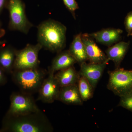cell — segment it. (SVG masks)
<instances>
[{
	"label": "cell",
	"instance_id": "7402d4cb",
	"mask_svg": "<svg viewBox=\"0 0 132 132\" xmlns=\"http://www.w3.org/2000/svg\"><path fill=\"white\" fill-rule=\"evenodd\" d=\"M5 72L0 67V85L5 84L6 81V78L5 75Z\"/></svg>",
	"mask_w": 132,
	"mask_h": 132
},
{
	"label": "cell",
	"instance_id": "d4e9b609",
	"mask_svg": "<svg viewBox=\"0 0 132 132\" xmlns=\"http://www.w3.org/2000/svg\"><path fill=\"white\" fill-rule=\"evenodd\" d=\"M6 42V41L5 40L0 41V46H2L3 45H4Z\"/></svg>",
	"mask_w": 132,
	"mask_h": 132
},
{
	"label": "cell",
	"instance_id": "5bb4252c",
	"mask_svg": "<svg viewBox=\"0 0 132 132\" xmlns=\"http://www.w3.org/2000/svg\"><path fill=\"white\" fill-rule=\"evenodd\" d=\"M57 53L48 68V73L55 74L56 72L68 68L77 63L68 50L62 51Z\"/></svg>",
	"mask_w": 132,
	"mask_h": 132
},
{
	"label": "cell",
	"instance_id": "ffe728a7",
	"mask_svg": "<svg viewBox=\"0 0 132 132\" xmlns=\"http://www.w3.org/2000/svg\"><path fill=\"white\" fill-rule=\"evenodd\" d=\"M64 5L75 19V11L79 9L78 3L75 0H62Z\"/></svg>",
	"mask_w": 132,
	"mask_h": 132
},
{
	"label": "cell",
	"instance_id": "4fadbf2b",
	"mask_svg": "<svg viewBox=\"0 0 132 132\" xmlns=\"http://www.w3.org/2000/svg\"><path fill=\"white\" fill-rule=\"evenodd\" d=\"M130 42H119L109 47L105 51L109 61L114 63L116 69L120 68L121 64L130 47Z\"/></svg>",
	"mask_w": 132,
	"mask_h": 132
},
{
	"label": "cell",
	"instance_id": "3957f363",
	"mask_svg": "<svg viewBox=\"0 0 132 132\" xmlns=\"http://www.w3.org/2000/svg\"><path fill=\"white\" fill-rule=\"evenodd\" d=\"M48 73L39 67L14 70L12 73L13 80L21 92L30 95L38 92Z\"/></svg>",
	"mask_w": 132,
	"mask_h": 132
},
{
	"label": "cell",
	"instance_id": "44dd1931",
	"mask_svg": "<svg viewBox=\"0 0 132 132\" xmlns=\"http://www.w3.org/2000/svg\"><path fill=\"white\" fill-rule=\"evenodd\" d=\"M125 29L128 33L127 35L132 32V11L129 12L125 17L124 22Z\"/></svg>",
	"mask_w": 132,
	"mask_h": 132
},
{
	"label": "cell",
	"instance_id": "ac0fdd59",
	"mask_svg": "<svg viewBox=\"0 0 132 132\" xmlns=\"http://www.w3.org/2000/svg\"><path fill=\"white\" fill-rule=\"evenodd\" d=\"M77 85L81 97L83 101H87L93 98L94 88L86 78L80 76Z\"/></svg>",
	"mask_w": 132,
	"mask_h": 132
},
{
	"label": "cell",
	"instance_id": "d6986e66",
	"mask_svg": "<svg viewBox=\"0 0 132 132\" xmlns=\"http://www.w3.org/2000/svg\"><path fill=\"white\" fill-rule=\"evenodd\" d=\"M120 97L118 106L123 107L132 112V91Z\"/></svg>",
	"mask_w": 132,
	"mask_h": 132
},
{
	"label": "cell",
	"instance_id": "277c9868",
	"mask_svg": "<svg viewBox=\"0 0 132 132\" xmlns=\"http://www.w3.org/2000/svg\"><path fill=\"white\" fill-rule=\"evenodd\" d=\"M6 7L9 12V28L27 34L33 24L28 19L26 6L22 0H8Z\"/></svg>",
	"mask_w": 132,
	"mask_h": 132
},
{
	"label": "cell",
	"instance_id": "7a4b0ae2",
	"mask_svg": "<svg viewBox=\"0 0 132 132\" xmlns=\"http://www.w3.org/2000/svg\"><path fill=\"white\" fill-rule=\"evenodd\" d=\"M67 30L64 25L54 20L43 22L38 27V43L50 52H61L66 46Z\"/></svg>",
	"mask_w": 132,
	"mask_h": 132
},
{
	"label": "cell",
	"instance_id": "9a60e30c",
	"mask_svg": "<svg viewBox=\"0 0 132 132\" xmlns=\"http://www.w3.org/2000/svg\"><path fill=\"white\" fill-rule=\"evenodd\" d=\"M80 76L73 66L58 71L54 74L55 78L60 87L78 84Z\"/></svg>",
	"mask_w": 132,
	"mask_h": 132
},
{
	"label": "cell",
	"instance_id": "5b68a950",
	"mask_svg": "<svg viewBox=\"0 0 132 132\" xmlns=\"http://www.w3.org/2000/svg\"><path fill=\"white\" fill-rule=\"evenodd\" d=\"M109 75L107 87L116 95L121 97L132 91V70L116 69L108 72Z\"/></svg>",
	"mask_w": 132,
	"mask_h": 132
},
{
	"label": "cell",
	"instance_id": "6da1fadb",
	"mask_svg": "<svg viewBox=\"0 0 132 132\" xmlns=\"http://www.w3.org/2000/svg\"><path fill=\"white\" fill-rule=\"evenodd\" d=\"M53 128L46 116L41 111L17 116H6L1 131L50 132Z\"/></svg>",
	"mask_w": 132,
	"mask_h": 132
},
{
	"label": "cell",
	"instance_id": "603a6c76",
	"mask_svg": "<svg viewBox=\"0 0 132 132\" xmlns=\"http://www.w3.org/2000/svg\"><path fill=\"white\" fill-rule=\"evenodd\" d=\"M8 0H0V14L3 9L6 7Z\"/></svg>",
	"mask_w": 132,
	"mask_h": 132
},
{
	"label": "cell",
	"instance_id": "484cf974",
	"mask_svg": "<svg viewBox=\"0 0 132 132\" xmlns=\"http://www.w3.org/2000/svg\"><path fill=\"white\" fill-rule=\"evenodd\" d=\"M128 36H132V32L129 34V35H127Z\"/></svg>",
	"mask_w": 132,
	"mask_h": 132
},
{
	"label": "cell",
	"instance_id": "2e32d148",
	"mask_svg": "<svg viewBox=\"0 0 132 132\" xmlns=\"http://www.w3.org/2000/svg\"><path fill=\"white\" fill-rule=\"evenodd\" d=\"M16 50L10 46L0 48V67L5 72L11 73L14 70Z\"/></svg>",
	"mask_w": 132,
	"mask_h": 132
},
{
	"label": "cell",
	"instance_id": "cb8c5ba5",
	"mask_svg": "<svg viewBox=\"0 0 132 132\" xmlns=\"http://www.w3.org/2000/svg\"><path fill=\"white\" fill-rule=\"evenodd\" d=\"M6 32L5 29L2 28V24L0 22V38H2L5 35Z\"/></svg>",
	"mask_w": 132,
	"mask_h": 132
},
{
	"label": "cell",
	"instance_id": "ba28073f",
	"mask_svg": "<svg viewBox=\"0 0 132 132\" xmlns=\"http://www.w3.org/2000/svg\"><path fill=\"white\" fill-rule=\"evenodd\" d=\"M38 91V100L52 103L57 100L60 87L54 77V73H48Z\"/></svg>",
	"mask_w": 132,
	"mask_h": 132
},
{
	"label": "cell",
	"instance_id": "30bf717a",
	"mask_svg": "<svg viewBox=\"0 0 132 132\" xmlns=\"http://www.w3.org/2000/svg\"><path fill=\"white\" fill-rule=\"evenodd\" d=\"M108 62H106L101 64L83 62L80 65L79 73L87 80L95 90Z\"/></svg>",
	"mask_w": 132,
	"mask_h": 132
},
{
	"label": "cell",
	"instance_id": "8992f818",
	"mask_svg": "<svg viewBox=\"0 0 132 132\" xmlns=\"http://www.w3.org/2000/svg\"><path fill=\"white\" fill-rule=\"evenodd\" d=\"M10 105L7 116H14L28 114L40 111L32 95L14 93L10 96Z\"/></svg>",
	"mask_w": 132,
	"mask_h": 132
},
{
	"label": "cell",
	"instance_id": "e0dca14e",
	"mask_svg": "<svg viewBox=\"0 0 132 132\" xmlns=\"http://www.w3.org/2000/svg\"><path fill=\"white\" fill-rule=\"evenodd\" d=\"M81 34L79 33L74 36L68 50L69 52L80 65L88 60L81 40Z\"/></svg>",
	"mask_w": 132,
	"mask_h": 132
},
{
	"label": "cell",
	"instance_id": "9c48e42d",
	"mask_svg": "<svg viewBox=\"0 0 132 132\" xmlns=\"http://www.w3.org/2000/svg\"><path fill=\"white\" fill-rule=\"evenodd\" d=\"M81 38L90 63L101 64L109 61L106 54L98 46L94 39L88 34H81Z\"/></svg>",
	"mask_w": 132,
	"mask_h": 132
},
{
	"label": "cell",
	"instance_id": "52a82bcc",
	"mask_svg": "<svg viewBox=\"0 0 132 132\" xmlns=\"http://www.w3.org/2000/svg\"><path fill=\"white\" fill-rule=\"evenodd\" d=\"M42 48V46L38 43L35 45L28 44L23 49L16 50L14 70L39 67L38 55Z\"/></svg>",
	"mask_w": 132,
	"mask_h": 132
},
{
	"label": "cell",
	"instance_id": "8fae6325",
	"mask_svg": "<svg viewBox=\"0 0 132 132\" xmlns=\"http://www.w3.org/2000/svg\"><path fill=\"white\" fill-rule=\"evenodd\" d=\"M123 32L120 29L107 28L88 34L97 42L109 47L120 42Z\"/></svg>",
	"mask_w": 132,
	"mask_h": 132
},
{
	"label": "cell",
	"instance_id": "7c38bea8",
	"mask_svg": "<svg viewBox=\"0 0 132 132\" xmlns=\"http://www.w3.org/2000/svg\"><path fill=\"white\" fill-rule=\"evenodd\" d=\"M57 100L67 105H82V101L79 92L78 85L60 87Z\"/></svg>",
	"mask_w": 132,
	"mask_h": 132
}]
</instances>
